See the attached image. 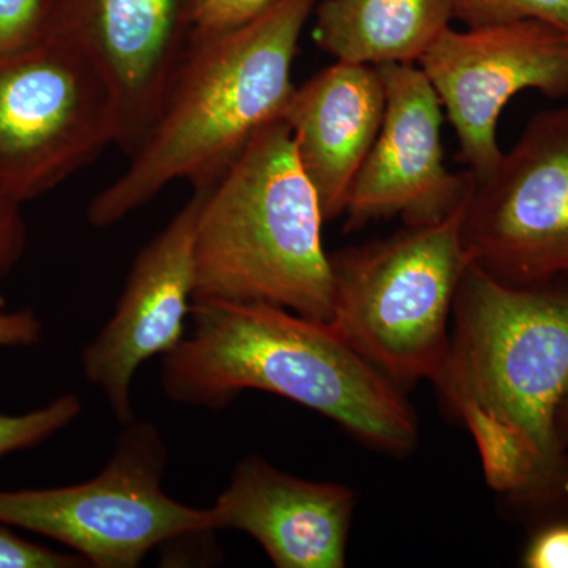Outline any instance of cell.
I'll list each match as a JSON object with an SVG mask.
<instances>
[{"label":"cell","instance_id":"8","mask_svg":"<svg viewBox=\"0 0 568 568\" xmlns=\"http://www.w3.org/2000/svg\"><path fill=\"white\" fill-rule=\"evenodd\" d=\"M469 264L526 286L568 274V106L540 112L474 181L462 220Z\"/></svg>","mask_w":568,"mask_h":568},{"label":"cell","instance_id":"12","mask_svg":"<svg viewBox=\"0 0 568 568\" xmlns=\"http://www.w3.org/2000/svg\"><path fill=\"white\" fill-rule=\"evenodd\" d=\"M207 190L196 186L162 233L141 250L114 313L82 349V375L102 390L121 425L136 418L132 386L138 369L185 338L196 290L194 242Z\"/></svg>","mask_w":568,"mask_h":568},{"label":"cell","instance_id":"23","mask_svg":"<svg viewBox=\"0 0 568 568\" xmlns=\"http://www.w3.org/2000/svg\"><path fill=\"white\" fill-rule=\"evenodd\" d=\"M43 324L32 310H0V347H31L40 342Z\"/></svg>","mask_w":568,"mask_h":568},{"label":"cell","instance_id":"17","mask_svg":"<svg viewBox=\"0 0 568 568\" xmlns=\"http://www.w3.org/2000/svg\"><path fill=\"white\" fill-rule=\"evenodd\" d=\"M454 20L467 29L541 21L568 32V0H450Z\"/></svg>","mask_w":568,"mask_h":568},{"label":"cell","instance_id":"18","mask_svg":"<svg viewBox=\"0 0 568 568\" xmlns=\"http://www.w3.org/2000/svg\"><path fill=\"white\" fill-rule=\"evenodd\" d=\"M47 0H0V55L29 50L44 39Z\"/></svg>","mask_w":568,"mask_h":568},{"label":"cell","instance_id":"16","mask_svg":"<svg viewBox=\"0 0 568 568\" xmlns=\"http://www.w3.org/2000/svg\"><path fill=\"white\" fill-rule=\"evenodd\" d=\"M81 410L80 396L67 394L21 416L0 413V459L47 443L55 433L77 420Z\"/></svg>","mask_w":568,"mask_h":568},{"label":"cell","instance_id":"22","mask_svg":"<svg viewBox=\"0 0 568 568\" xmlns=\"http://www.w3.org/2000/svg\"><path fill=\"white\" fill-rule=\"evenodd\" d=\"M28 230L21 205L0 194V278L10 274L24 256Z\"/></svg>","mask_w":568,"mask_h":568},{"label":"cell","instance_id":"15","mask_svg":"<svg viewBox=\"0 0 568 568\" xmlns=\"http://www.w3.org/2000/svg\"><path fill=\"white\" fill-rule=\"evenodd\" d=\"M313 40L335 61L418 63L454 20L450 0H320Z\"/></svg>","mask_w":568,"mask_h":568},{"label":"cell","instance_id":"1","mask_svg":"<svg viewBox=\"0 0 568 568\" xmlns=\"http://www.w3.org/2000/svg\"><path fill=\"white\" fill-rule=\"evenodd\" d=\"M433 384L473 436L493 491L540 523L568 517V454L558 435L568 274L514 286L467 265Z\"/></svg>","mask_w":568,"mask_h":568},{"label":"cell","instance_id":"9","mask_svg":"<svg viewBox=\"0 0 568 568\" xmlns=\"http://www.w3.org/2000/svg\"><path fill=\"white\" fill-rule=\"evenodd\" d=\"M457 133L458 160L474 181L488 178L504 152L497 122L518 93L568 97V32L518 21L437 37L418 61Z\"/></svg>","mask_w":568,"mask_h":568},{"label":"cell","instance_id":"25","mask_svg":"<svg viewBox=\"0 0 568 568\" xmlns=\"http://www.w3.org/2000/svg\"><path fill=\"white\" fill-rule=\"evenodd\" d=\"M7 308V298L3 295L2 291H0V310Z\"/></svg>","mask_w":568,"mask_h":568},{"label":"cell","instance_id":"7","mask_svg":"<svg viewBox=\"0 0 568 568\" xmlns=\"http://www.w3.org/2000/svg\"><path fill=\"white\" fill-rule=\"evenodd\" d=\"M115 144L106 80L78 44L48 37L0 55V194L24 204Z\"/></svg>","mask_w":568,"mask_h":568},{"label":"cell","instance_id":"21","mask_svg":"<svg viewBox=\"0 0 568 568\" xmlns=\"http://www.w3.org/2000/svg\"><path fill=\"white\" fill-rule=\"evenodd\" d=\"M275 0H197L194 31L215 32L252 20Z\"/></svg>","mask_w":568,"mask_h":568},{"label":"cell","instance_id":"20","mask_svg":"<svg viewBox=\"0 0 568 568\" xmlns=\"http://www.w3.org/2000/svg\"><path fill=\"white\" fill-rule=\"evenodd\" d=\"M528 568H568V517L540 523L523 552Z\"/></svg>","mask_w":568,"mask_h":568},{"label":"cell","instance_id":"24","mask_svg":"<svg viewBox=\"0 0 568 568\" xmlns=\"http://www.w3.org/2000/svg\"><path fill=\"white\" fill-rule=\"evenodd\" d=\"M558 435L568 454V388L558 410Z\"/></svg>","mask_w":568,"mask_h":568},{"label":"cell","instance_id":"13","mask_svg":"<svg viewBox=\"0 0 568 568\" xmlns=\"http://www.w3.org/2000/svg\"><path fill=\"white\" fill-rule=\"evenodd\" d=\"M355 503L346 485L294 477L250 455L209 511L213 529L254 538L276 568H343Z\"/></svg>","mask_w":568,"mask_h":568},{"label":"cell","instance_id":"14","mask_svg":"<svg viewBox=\"0 0 568 568\" xmlns=\"http://www.w3.org/2000/svg\"><path fill=\"white\" fill-rule=\"evenodd\" d=\"M386 112L379 67L336 61L295 88L283 121L325 222L345 215L351 186Z\"/></svg>","mask_w":568,"mask_h":568},{"label":"cell","instance_id":"10","mask_svg":"<svg viewBox=\"0 0 568 568\" xmlns=\"http://www.w3.org/2000/svg\"><path fill=\"white\" fill-rule=\"evenodd\" d=\"M197 0H47L44 39L78 44L115 106V145L129 159L155 122L192 44ZM43 39V40H44Z\"/></svg>","mask_w":568,"mask_h":568},{"label":"cell","instance_id":"5","mask_svg":"<svg viewBox=\"0 0 568 568\" xmlns=\"http://www.w3.org/2000/svg\"><path fill=\"white\" fill-rule=\"evenodd\" d=\"M465 205L443 222L405 226L331 254V323L399 387L433 383L446 358L455 297L469 265Z\"/></svg>","mask_w":568,"mask_h":568},{"label":"cell","instance_id":"4","mask_svg":"<svg viewBox=\"0 0 568 568\" xmlns=\"http://www.w3.org/2000/svg\"><path fill=\"white\" fill-rule=\"evenodd\" d=\"M324 223L290 126L283 119L268 123L209 186L194 242V298L276 305L331 321Z\"/></svg>","mask_w":568,"mask_h":568},{"label":"cell","instance_id":"11","mask_svg":"<svg viewBox=\"0 0 568 568\" xmlns=\"http://www.w3.org/2000/svg\"><path fill=\"white\" fill-rule=\"evenodd\" d=\"M379 70L386 112L351 186L346 230L396 215L405 226L443 222L466 204L473 174L452 173L444 163V108L424 70L417 63Z\"/></svg>","mask_w":568,"mask_h":568},{"label":"cell","instance_id":"19","mask_svg":"<svg viewBox=\"0 0 568 568\" xmlns=\"http://www.w3.org/2000/svg\"><path fill=\"white\" fill-rule=\"evenodd\" d=\"M88 560L77 552H61L33 544L0 525V568H84Z\"/></svg>","mask_w":568,"mask_h":568},{"label":"cell","instance_id":"3","mask_svg":"<svg viewBox=\"0 0 568 568\" xmlns=\"http://www.w3.org/2000/svg\"><path fill=\"white\" fill-rule=\"evenodd\" d=\"M317 2L275 0L234 28L194 31L148 136L125 173L93 197L89 223L114 226L173 182H219L254 134L283 119L298 40Z\"/></svg>","mask_w":568,"mask_h":568},{"label":"cell","instance_id":"2","mask_svg":"<svg viewBox=\"0 0 568 568\" xmlns=\"http://www.w3.org/2000/svg\"><path fill=\"white\" fill-rule=\"evenodd\" d=\"M192 331L162 364V388L181 405L220 410L244 390L283 396L331 418L366 447L394 457L416 450L418 420L405 388L331 321L283 306L200 301Z\"/></svg>","mask_w":568,"mask_h":568},{"label":"cell","instance_id":"6","mask_svg":"<svg viewBox=\"0 0 568 568\" xmlns=\"http://www.w3.org/2000/svg\"><path fill=\"white\" fill-rule=\"evenodd\" d=\"M168 447L152 422L123 425L106 466L82 484L0 489V525L65 545L89 567L134 568L152 549L213 530L209 508L164 491Z\"/></svg>","mask_w":568,"mask_h":568}]
</instances>
